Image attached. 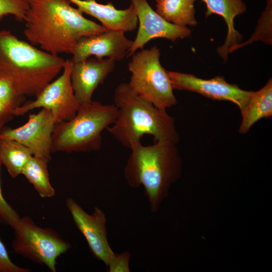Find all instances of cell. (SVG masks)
<instances>
[{
  "label": "cell",
  "mask_w": 272,
  "mask_h": 272,
  "mask_svg": "<svg viewBox=\"0 0 272 272\" xmlns=\"http://www.w3.org/2000/svg\"><path fill=\"white\" fill-rule=\"evenodd\" d=\"M71 4L69 0H29L23 31L27 40L52 54H72L80 39L106 30Z\"/></svg>",
  "instance_id": "6da1fadb"
},
{
  "label": "cell",
  "mask_w": 272,
  "mask_h": 272,
  "mask_svg": "<svg viewBox=\"0 0 272 272\" xmlns=\"http://www.w3.org/2000/svg\"><path fill=\"white\" fill-rule=\"evenodd\" d=\"M114 102L116 118L106 130L123 147L130 149L146 134L153 136L154 142H178L174 118L135 93L127 83L116 87Z\"/></svg>",
  "instance_id": "7a4b0ae2"
},
{
  "label": "cell",
  "mask_w": 272,
  "mask_h": 272,
  "mask_svg": "<svg viewBox=\"0 0 272 272\" xmlns=\"http://www.w3.org/2000/svg\"><path fill=\"white\" fill-rule=\"evenodd\" d=\"M65 60L0 30V74L22 97L37 96L62 71Z\"/></svg>",
  "instance_id": "3957f363"
},
{
  "label": "cell",
  "mask_w": 272,
  "mask_h": 272,
  "mask_svg": "<svg viewBox=\"0 0 272 272\" xmlns=\"http://www.w3.org/2000/svg\"><path fill=\"white\" fill-rule=\"evenodd\" d=\"M124 168V177L131 187L143 186L152 211L157 210L170 184L180 172V157L176 144L155 142L131 147Z\"/></svg>",
  "instance_id": "277c9868"
},
{
  "label": "cell",
  "mask_w": 272,
  "mask_h": 272,
  "mask_svg": "<svg viewBox=\"0 0 272 272\" xmlns=\"http://www.w3.org/2000/svg\"><path fill=\"white\" fill-rule=\"evenodd\" d=\"M114 104L91 101L80 104L71 119L58 123L52 137V152H87L102 147L101 133L116 118Z\"/></svg>",
  "instance_id": "5b68a950"
},
{
  "label": "cell",
  "mask_w": 272,
  "mask_h": 272,
  "mask_svg": "<svg viewBox=\"0 0 272 272\" xmlns=\"http://www.w3.org/2000/svg\"><path fill=\"white\" fill-rule=\"evenodd\" d=\"M127 64L130 73L128 83L137 94L156 107L166 110L178 103L167 71L160 61L159 49L154 46L131 56Z\"/></svg>",
  "instance_id": "8992f818"
},
{
  "label": "cell",
  "mask_w": 272,
  "mask_h": 272,
  "mask_svg": "<svg viewBox=\"0 0 272 272\" xmlns=\"http://www.w3.org/2000/svg\"><path fill=\"white\" fill-rule=\"evenodd\" d=\"M12 248L17 254L56 271L57 258L71 248V244L55 230L37 225L28 216L20 217L12 228Z\"/></svg>",
  "instance_id": "52a82bcc"
},
{
  "label": "cell",
  "mask_w": 272,
  "mask_h": 272,
  "mask_svg": "<svg viewBox=\"0 0 272 272\" xmlns=\"http://www.w3.org/2000/svg\"><path fill=\"white\" fill-rule=\"evenodd\" d=\"M72 65L71 59L65 60L61 75L48 84L35 100L27 101L15 109L13 115L22 116L34 109L41 108L52 112L56 124L73 118L80 105L71 82Z\"/></svg>",
  "instance_id": "ba28073f"
},
{
  "label": "cell",
  "mask_w": 272,
  "mask_h": 272,
  "mask_svg": "<svg viewBox=\"0 0 272 272\" xmlns=\"http://www.w3.org/2000/svg\"><path fill=\"white\" fill-rule=\"evenodd\" d=\"M56 122L52 112L42 108L29 115L23 125L12 128L2 127L0 139L15 140L29 149L33 156L47 163L51 159L52 137Z\"/></svg>",
  "instance_id": "9c48e42d"
},
{
  "label": "cell",
  "mask_w": 272,
  "mask_h": 272,
  "mask_svg": "<svg viewBox=\"0 0 272 272\" xmlns=\"http://www.w3.org/2000/svg\"><path fill=\"white\" fill-rule=\"evenodd\" d=\"M167 72L173 90L195 92L215 100L230 101L239 107L240 112L247 105L252 92L242 90L221 76L205 80L189 74Z\"/></svg>",
  "instance_id": "30bf717a"
},
{
  "label": "cell",
  "mask_w": 272,
  "mask_h": 272,
  "mask_svg": "<svg viewBox=\"0 0 272 272\" xmlns=\"http://www.w3.org/2000/svg\"><path fill=\"white\" fill-rule=\"evenodd\" d=\"M65 203L76 226L86 240L91 252L108 267L116 254L111 249L107 240V219L104 213L95 207L93 213L89 214L72 198H67Z\"/></svg>",
  "instance_id": "8fae6325"
},
{
  "label": "cell",
  "mask_w": 272,
  "mask_h": 272,
  "mask_svg": "<svg viewBox=\"0 0 272 272\" xmlns=\"http://www.w3.org/2000/svg\"><path fill=\"white\" fill-rule=\"evenodd\" d=\"M138 19L137 36L128 52L131 56L151 40L161 38L175 42L189 36L191 31L186 26L170 23L155 11L147 0H131Z\"/></svg>",
  "instance_id": "7c38bea8"
},
{
  "label": "cell",
  "mask_w": 272,
  "mask_h": 272,
  "mask_svg": "<svg viewBox=\"0 0 272 272\" xmlns=\"http://www.w3.org/2000/svg\"><path fill=\"white\" fill-rule=\"evenodd\" d=\"M120 31L106 30L88 36L77 43L71 59L73 63L80 62L94 56L97 58L106 57L119 61L127 56L132 43Z\"/></svg>",
  "instance_id": "4fadbf2b"
},
{
  "label": "cell",
  "mask_w": 272,
  "mask_h": 272,
  "mask_svg": "<svg viewBox=\"0 0 272 272\" xmlns=\"http://www.w3.org/2000/svg\"><path fill=\"white\" fill-rule=\"evenodd\" d=\"M115 61L110 58L89 57L73 63L71 82L79 105L92 101L93 94L115 68Z\"/></svg>",
  "instance_id": "5bb4252c"
},
{
  "label": "cell",
  "mask_w": 272,
  "mask_h": 272,
  "mask_svg": "<svg viewBox=\"0 0 272 272\" xmlns=\"http://www.w3.org/2000/svg\"><path fill=\"white\" fill-rule=\"evenodd\" d=\"M69 1L76 5L83 14L97 19L106 30L132 32L138 25V19L131 4L126 9L118 10L111 3L104 5L97 3L96 0Z\"/></svg>",
  "instance_id": "9a60e30c"
},
{
  "label": "cell",
  "mask_w": 272,
  "mask_h": 272,
  "mask_svg": "<svg viewBox=\"0 0 272 272\" xmlns=\"http://www.w3.org/2000/svg\"><path fill=\"white\" fill-rule=\"evenodd\" d=\"M207 6L206 17L212 14L221 16L225 20L228 32L224 44L218 48V52L226 61L231 49L240 43L241 35L234 28L235 18L246 10L242 0H202Z\"/></svg>",
  "instance_id": "2e32d148"
},
{
  "label": "cell",
  "mask_w": 272,
  "mask_h": 272,
  "mask_svg": "<svg viewBox=\"0 0 272 272\" xmlns=\"http://www.w3.org/2000/svg\"><path fill=\"white\" fill-rule=\"evenodd\" d=\"M242 121L239 131L246 133L257 121L272 116V80L257 91L252 92L248 102L241 112Z\"/></svg>",
  "instance_id": "e0dca14e"
},
{
  "label": "cell",
  "mask_w": 272,
  "mask_h": 272,
  "mask_svg": "<svg viewBox=\"0 0 272 272\" xmlns=\"http://www.w3.org/2000/svg\"><path fill=\"white\" fill-rule=\"evenodd\" d=\"M197 0H158L156 12L168 22L179 26H195L194 3Z\"/></svg>",
  "instance_id": "ac0fdd59"
},
{
  "label": "cell",
  "mask_w": 272,
  "mask_h": 272,
  "mask_svg": "<svg viewBox=\"0 0 272 272\" xmlns=\"http://www.w3.org/2000/svg\"><path fill=\"white\" fill-rule=\"evenodd\" d=\"M33 156L30 150L13 140L0 139V158L13 178L22 174L23 169Z\"/></svg>",
  "instance_id": "d6986e66"
},
{
  "label": "cell",
  "mask_w": 272,
  "mask_h": 272,
  "mask_svg": "<svg viewBox=\"0 0 272 272\" xmlns=\"http://www.w3.org/2000/svg\"><path fill=\"white\" fill-rule=\"evenodd\" d=\"M47 164L43 160L33 156L22 172V175L32 185L40 196L43 198H51L55 194L50 181Z\"/></svg>",
  "instance_id": "ffe728a7"
},
{
  "label": "cell",
  "mask_w": 272,
  "mask_h": 272,
  "mask_svg": "<svg viewBox=\"0 0 272 272\" xmlns=\"http://www.w3.org/2000/svg\"><path fill=\"white\" fill-rule=\"evenodd\" d=\"M29 9V0H0V21L12 15L19 22H25Z\"/></svg>",
  "instance_id": "44dd1931"
},
{
  "label": "cell",
  "mask_w": 272,
  "mask_h": 272,
  "mask_svg": "<svg viewBox=\"0 0 272 272\" xmlns=\"http://www.w3.org/2000/svg\"><path fill=\"white\" fill-rule=\"evenodd\" d=\"M24 97L19 95L11 83L0 74V103L13 111L20 106Z\"/></svg>",
  "instance_id": "7402d4cb"
},
{
  "label": "cell",
  "mask_w": 272,
  "mask_h": 272,
  "mask_svg": "<svg viewBox=\"0 0 272 272\" xmlns=\"http://www.w3.org/2000/svg\"><path fill=\"white\" fill-rule=\"evenodd\" d=\"M2 165L0 158V168ZM20 217L15 210L5 199L1 187L0 181V220L1 222L8 225L12 228L15 226Z\"/></svg>",
  "instance_id": "603a6c76"
},
{
  "label": "cell",
  "mask_w": 272,
  "mask_h": 272,
  "mask_svg": "<svg viewBox=\"0 0 272 272\" xmlns=\"http://www.w3.org/2000/svg\"><path fill=\"white\" fill-rule=\"evenodd\" d=\"M28 268L15 264L10 259L3 242L0 239V272H29Z\"/></svg>",
  "instance_id": "cb8c5ba5"
},
{
  "label": "cell",
  "mask_w": 272,
  "mask_h": 272,
  "mask_svg": "<svg viewBox=\"0 0 272 272\" xmlns=\"http://www.w3.org/2000/svg\"><path fill=\"white\" fill-rule=\"evenodd\" d=\"M130 254L128 252L116 254L112 262L108 267L109 272H129Z\"/></svg>",
  "instance_id": "d4e9b609"
},
{
  "label": "cell",
  "mask_w": 272,
  "mask_h": 272,
  "mask_svg": "<svg viewBox=\"0 0 272 272\" xmlns=\"http://www.w3.org/2000/svg\"><path fill=\"white\" fill-rule=\"evenodd\" d=\"M13 116L12 111L0 103V123H6L11 120Z\"/></svg>",
  "instance_id": "484cf974"
},
{
  "label": "cell",
  "mask_w": 272,
  "mask_h": 272,
  "mask_svg": "<svg viewBox=\"0 0 272 272\" xmlns=\"http://www.w3.org/2000/svg\"><path fill=\"white\" fill-rule=\"evenodd\" d=\"M4 124L0 123V129L3 127Z\"/></svg>",
  "instance_id": "4316f807"
},
{
  "label": "cell",
  "mask_w": 272,
  "mask_h": 272,
  "mask_svg": "<svg viewBox=\"0 0 272 272\" xmlns=\"http://www.w3.org/2000/svg\"><path fill=\"white\" fill-rule=\"evenodd\" d=\"M156 2L158 1V0H155Z\"/></svg>",
  "instance_id": "83f0119b"
}]
</instances>
